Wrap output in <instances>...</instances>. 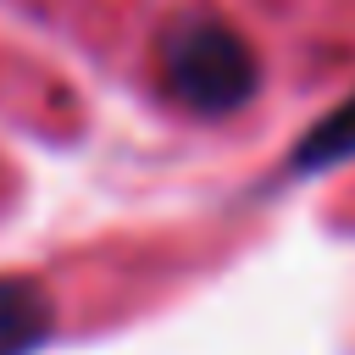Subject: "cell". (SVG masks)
<instances>
[{
    "label": "cell",
    "mask_w": 355,
    "mask_h": 355,
    "mask_svg": "<svg viewBox=\"0 0 355 355\" xmlns=\"http://www.w3.org/2000/svg\"><path fill=\"white\" fill-rule=\"evenodd\" d=\"M161 78L183 105L222 116L255 94V50L216 17H183L161 39Z\"/></svg>",
    "instance_id": "1"
},
{
    "label": "cell",
    "mask_w": 355,
    "mask_h": 355,
    "mask_svg": "<svg viewBox=\"0 0 355 355\" xmlns=\"http://www.w3.org/2000/svg\"><path fill=\"white\" fill-rule=\"evenodd\" d=\"M50 333V300L28 277H0V355H33Z\"/></svg>",
    "instance_id": "2"
},
{
    "label": "cell",
    "mask_w": 355,
    "mask_h": 355,
    "mask_svg": "<svg viewBox=\"0 0 355 355\" xmlns=\"http://www.w3.org/2000/svg\"><path fill=\"white\" fill-rule=\"evenodd\" d=\"M349 155H355V94L305 133V144L294 150V166L316 172V166H333V161H349Z\"/></svg>",
    "instance_id": "3"
}]
</instances>
